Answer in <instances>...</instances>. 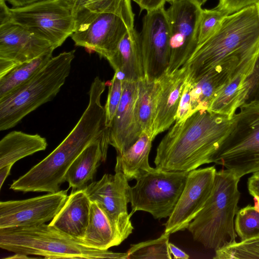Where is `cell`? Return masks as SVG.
Segmentation results:
<instances>
[{"instance_id": "cell-1", "label": "cell", "mask_w": 259, "mask_h": 259, "mask_svg": "<svg viewBox=\"0 0 259 259\" xmlns=\"http://www.w3.org/2000/svg\"><path fill=\"white\" fill-rule=\"evenodd\" d=\"M231 121L227 115L200 110L175 123L157 147L154 161L156 168L189 172L211 163Z\"/></svg>"}, {"instance_id": "cell-2", "label": "cell", "mask_w": 259, "mask_h": 259, "mask_svg": "<svg viewBox=\"0 0 259 259\" xmlns=\"http://www.w3.org/2000/svg\"><path fill=\"white\" fill-rule=\"evenodd\" d=\"M108 142V127L101 99L91 96L79 120L63 141L46 157L14 181L10 189L22 192L55 193L65 182L67 170L79 154L99 140Z\"/></svg>"}, {"instance_id": "cell-3", "label": "cell", "mask_w": 259, "mask_h": 259, "mask_svg": "<svg viewBox=\"0 0 259 259\" xmlns=\"http://www.w3.org/2000/svg\"><path fill=\"white\" fill-rule=\"evenodd\" d=\"M258 51L259 16L255 4L228 15L214 34L197 45L182 67H187L189 80L194 81L228 57H246Z\"/></svg>"}, {"instance_id": "cell-4", "label": "cell", "mask_w": 259, "mask_h": 259, "mask_svg": "<svg viewBox=\"0 0 259 259\" xmlns=\"http://www.w3.org/2000/svg\"><path fill=\"white\" fill-rule=\"evenodd\" d=\"M239 180L227 169L216 172L210 196L187 229L194 241L214 251L236 242Z\"/></svg>"}, {"instance_id": "cell-5", "label": "cell", "mask_w": 259, "mask_h": 259, "mask_svg": "<svg viewBox=\"0 0 259 259\" xmlns=\"http://www.w3.org/2000/svg\"><path fill=\"white\" fill-rule=\"evenodd\" d=\"M0 247L15 253L38 255L45 258H127L126 252L90 247L45 223L0 229Z\"/></svg>"}, {"instance_id": "cell-6", "label": "cell", "mask_w": 259, "mask_h": 259, "mask_svg": "<svg viewBox=\"0 0 259 259\" xmlns=\"http://www.w3.org/2000/svg\"><path fill=\"white\" fill-rule=\"evenodd\" d=\"M75 50L52 57L27 82L0 100V131L16 126L24 117L55 97L69 75Z\"/></svg>"}, {"instance_id": "cell-7", "label": "cell", "mask_w": 259, "mask_h": 259, "mask_svg": "<svg viewBox=\"0 0 259 259\" xmlns=\"http://www.w3.org/2000/svg\"><path fill=\"white\" fill-rule=\"evenodd\" d=\"M239 108L211 163L224 166L240 179L259 171V101L245 103Z\"/></svg>"}, {"instance_id": "cell-8", "label": "cell", "mask_w": 259, "mask_h": 259, "mask_svg": "<svg viewBox=\"0 0 259 259\" xmlns=\"http://www.w3.org/2000/svg\"><path fill=\"white\" fill-rule=\"evenodd\" d=\"M73 15L75 30L70 36L75 45L93 51L107 60L123 36L134 28L131 0H122L104 11H79Z\"/></svg>"}, {"instance_id": "cell-9", "label": "cell", "mask_w": 259, "mask_h": 259, "mask_svg": "<svg viewBox=\"0 0 259 259\" xmlns=\"http://www.w3.org/2000/svg\"><path fill=\"white\" fill-rule=\"evenodd\" d=\"M188 174L155 167L139 177L130 188L131 212L146 211L158 220L169 218L184 190Z\"/></svg>"}, {"instance_id": "cell-10", "label": "cell", "mask_w": 259, "mask_h": 259, "mask_svg": "<svg viewBox=\"0 0 259 259\" xmlns=\"http://www.w3.org/2000/svg\"><path fill=\"white\" fill-rule=\"evenodd\" d=\"M10 21L49 41L61 46L75 30L72 9L63 0H49L20 8H10Z\"/></svg>"}, {"instance_id": "cell-11", "label": "cell", "mask_w": 259, "mask_h": 259, "mask_svg": "<svg viewBox=\"0 0 259 259\" xmlns=\"http://www.w3.org/2000/svg\"><path fill=\"white\" fill-rule=\"evenodd\" d=\"M130 188L127 179L116 162L114 175L105 174L83 189L91 201L96 202L104 212L123 241L134 230L130 219L133 213L127 212Z\"/></svg>"}, {"instance_id": "cell-12", "label": "cell", "mask_w": 259, "mask_h": 259, "mask_svg": "<svg viewBox=\"0 0 259 259\" xmlns=\"http://www.w3.org/2000/svg\"><path fill=\"white\" fill-rule=\"evenodd\" d=\"M202 10L192 0H179L166 10L170 50L166 72L170 73L182 67L196 49Z\"/></svg>"}, {"instance_id": "cell-13", "label": "cell", "mask_w": 259, "mask_h": 259, "mask_svg": "<svg viewBox=\"0 0 259 259\" xmlns=\"http://www.w3.org/2000/svg\"><path fill=\"white\" fill-rule=\"evenodd\" d=\"M140 38L144 77L157 80L166 71L170 56L169 24L164 7L147 12Z\"/></svg>"}, {"instance_id": "cell-14", "label": "cell", "mask_w": 259, "mask_h": 259, "mask_svg": "<svg viewBox=\"0 0 259 259\" xmlns=\"http://www.w3.org/2000/svg\"><path fill=\"white\" fill-rule=\"evenodd\" d=\"M216 172L213 166L189 172L182 194L164 224V233L171 234L187 229L210 196Z\"/></svg>"}, {"instance_id": "cell-15", "label": "cell", "mask_w": 259, "mask_h": 259, "mask_svg": "<svg viewBox=\"0 0 259 259\" xmlns=\"http://www.w3.org/2000/svg\"><path fill=\"white\" fill-rule=\"evenodd\" d=\"M67 190L0 202V229L38 225L51 221L64 204Z\"/></svg>"}, {"instance_id": "cell-16", "label": "cell", "mask_w": 259, "mask_h": 259, "mask_svg": "<svg viewBox=\"0 0 259 259\" xmlns=\"http://www.w3.org/2000/svg\"><path fill=\"white\" fill-rule=\"evenodd\" d=\"M55 49L49 41L11 21L0 25V77Z\"/></svg>"}, {"instance_id": "cell-17", "label": "cell", "mask_w": 259, "mask_h": 259, "mask_svg": "<svg viewBox=\"0 0 259 259\" xmlns=\"http://www.w3.org/2000/svg\"><path fill=\"white\" fill-rule=\"evenodd\" d=\"M138 81L123 79L121 100L108 129L109 143L121 155L139 139L142 131L138 123L136 103Z\"/></svg>"}, {"instance_id": "cell-18", "label": "cell", "mask_w": 259, "mask_h": 259, "mask_svg": "<svg viewBox=\"0 0 259 259\" xmlns=\"http://www.w3.org/2000/svg\"><path fill=\"white\" fill-rule=\"evenodd\" d=\"M187 67L168 73L165 72L157 80L159 88L154 112L152 137L153 139L170 127L175 122L176 115L188 78Z\"/></svg>"}, {"instance_id": "cell-19", "label": "cell", "mask_w": 259, "mask_h": 259, "mask_svg": "<svg viewBox=\"0 0 259 259\" xmlns=\"http://www.w3.org/2000/svg\"><path fill=\"white\" fill-rule=\"evenodd\" d=\"M247 57H228L197 80L191 81L188 78L192 114L198 110L208 109L213 100L231 79L238 64Z\"/></svg>"}, {"instance_id": "cell-20", "label": "cell", "mask_w": 259, "mask_h": 259, "mask_svg": "<svg viewBox=\"0 0 259 259\" xmlns=\"http://www.w3.org/2000/svg\"><path fill=\"white\" fill-rule=\"evenodd\" d=\"M91 203L83 189L72 191L49 224L81 241L88 225Z\"/></svg>"}, {"instance_id": "cell-21", "label": "cell", "mask_w": 259, "mask_h": 259, "mask_svg": "<svg viewBox=\"0 0 259 259\" xmlns=\"http://www.w3.org/2000/svg\"><path fill=\"white\" fill-rule=\"evenodd\" d=\"M107 61L114 71L122 74L123 80L139 81L144 77L140 33L134 28L123 36Z\"/></svg>"}, {"instance_id": "cell-22", "label": "cell", "mask_w": 259, "mask_h": 259, "mask_svg": "<svg viewBox=\"0 0 259 259\" xmlns=\"http://www.w3.org/2000/svg\"><path fill=\"white\" fill-rule=\"evenodd\" d=\"M109 145L104 140H97L90 144L75 158L65 177L72 191L83 189L93 180L98 167L106 160Z\"/></svg>"}, {"instance_id": "cell-23", "label": "cell", "mask_w": 259, "mask_h": 259, "mask_svg": "<svg viewBox=\"0 0 259 259\" xmlns=\"http://www.w3.org/2000/svg\"><path fill=\"white\" fill-rule=\"evenodd\" d=\"M258 53H253L240 62L231 79L213 100L208 110L232 118L238 108L243 83L251 72Z\"/></svg>"}, {"instance_id": "cell-24", "label": "cell", "mask_w": 259, "mask_h": 259, "mask_svg": "<svg viewBox=\"0 0 259 259\" xmlns=\"http://www.w3.org/2000/svg\"><path fill=\"white\" fill-rule=\"evenodd\" d=\"M48 146L45 138L38 134L13 131L0 141V168L34 153L45 150Z\"/></svg>"}, {"instance_id": "cell-25", "label": "cell", "mask_w": 259, "mask_h": 259, "mask_svg": "<svg viewBox=\"0 0 259 259\" xmlns=\"http://www.w3.org/2000/svg\"><path fill=\"white\" fill-rule=\"evenodd\" d=\"M122 241L104 212L91 201L89 223L81 242L90 247L106 250Z\"/></svg>"}, {"instance_id": "cell-26", "label": "cell", "mask_w": 259, "mask_h": 259, "mask_svg": "<svg viewBox=\"0 0 259 259\" xmlns=\"http://www.w3.org/2000/svg\"><path fill=\"white\" fill-rule=\"evenodd\" d=\"M153 139L148 134L142 132L139 139L121 155H117L116 162L128 181L137 180L151 170L149 155Z\"/></svg>"}, {"instance_id": "cell-27", "label": "cell", "mask_w": 259, "mask_h": 259, "mask_svg": "<svg viewBox=\"0 0 259 259\" xmlns=\"http://www.w3.org/2000/svg\"><path fill=\"white\" fill-rule=\"evenodd\" d=\"M54 50L22 63L0 77V100L27 82L44 68L51 59Z\"/></svg>"}, {"instance_id": "cell-28", "label": "cell", "mask_w": 259, "mask_h": 259, "mask_svg": "<svg viewBox=\"0 0 259 259\" xmlns=\"http://www.w3.org/2000/svg\"><path fill=\"white\" fill-rule=\"evenodd\" d=\"M158 88V80H151L144 77L138 81V93L136 103L137 118L142 132L148 134L152 138L154 112Z\"/></svg>"}, {"instance_id": "cell-29", "label": "cell", "mask_w": 259, "mask_h": 259, "mask_svg": "<svg viewBox=\"0 0 259 259\" xmlns=\"http://www.w3.org/2000/svg\"><path fill=\"white\" fill-rule=\"evenodd\" d=\"M169 235L164 232L157 239L132 244L126 252L127 258L171 259L168 246Z\"/></svg>"}, {"instance_id": "cell-30", "label": "cell", "mask_w": 259, "mask_h": 259, "mask_svg": "<svg viewBox=\"0 0 259 259\" xmlns=\"http://www.w3.org/2000/svg\"><path fill=\"white\" fill-rule=\"evenodd\" d=\"M214 259L259 258V235L215 251Z\"/></svg>"}, {"instance_id": "cell-31", "label": "cell", "mask_w": 259, "mask_h": 259, "mask_svg": "<svg viewBox=\"0 0 259 259\" xmlns=\"http://www.w3.org/2000/svg\"><path fill=\"white\" fill-rule=\"evenodd\" d=\"M235 229L240 241L259 235V209L249 205L238 210L235 220Z\"/></svg>"}, {"instance_id": "cell-32", "label": "cell", "mask_w": 259, "mask_h": 259, "mask_svg": "<svg viewBox=\"0 0 259 259\" xmlns=\"http://www.w3.org/2000/svg\"><path fill=\"white\" fill-rule=\"evenodd\" d=\"M229 15L227 12L217 7L209 10L202 9L198 26L197 45L214 34L221 26L224 19Z\"/></svg>"}, {"instance_id": "cell-33", "label": "cell", "mask_w": 259, "mask_h": 259, "mask_svg": "<svg viewBox=\"0 0 259 259\" xmlns=\"http://www.w3.org/2000/svg\"><path fill=\"white\" fill-rule=\"evenodd\" d=\"M114 74L110 81L106 103L104 106L106 123L108 127L116 113L119 104L122 94L123 79L122 74L118 71H114Z\"/></svg>"}, {"instance_id": "cell-34", "label": "cell", "mask_w": 259, "mask_h": 259, "mask_svg": "<svg viewBox=\"0 0 259 259\" xmlns=\"http://www.w3.org/2000/svg\"><path fill=\"white\" fill-rule=\"evenodd\" d=\"M251 101H259V53L251 72L243 83L238 108Z\"/></svg>"}, {"instance_id": "cell-35", "label": "cell", "mask_w": 259, "mask_h": 259, "mask_svg": "<svg viewBox=\"0 0 259 259\" xmlns=\"http://www.w3.org/2000/svg\"><path fill=\"white\" fill-rule=\"evenodd\" d=\"M192 114L190 83L188 79L180 99L175 123H180L184 121Z\"/></svg>"}, {"instance_id": "cell-36", "label": "cell", "mask_w": 259, "mask_h": 259, "mask_svg": "<svg viewBox=\"0 0 259 259\" xmlns=\"http://www.w3.org/2000/svg\"><path fill=\"white\" fill-rule=\"evenodd\" d=\"M259 0H219L217 7L229 14L256 4Z\"/></svg>"}, {"instance_id": "cell-37", "label": "cell", "mask_w": 259, "mask_h": 259, "mask_svg": "<svg viewBox=\"0 0 259 259\" xmlns=\"http://www.w3.org/2000/svg\"><path fill=\"white\" fill-rule=\"evenodd\" d=\"M247 188L250 194L254 197V206L259 209V171L253 173L248 179Z\"/></svg>"}, {"instance_id": "cell-38", "label": "cell", "mask_w": 259, "mask_h": 259, "mask_svg": "<svg viewBox=\"0 0 259 259\" xmlns=\"http://www.w3.org/2000/svg\"><path fill=\"white\" fill-rule=\"evenodd\" d=\"M136 3L141 10L150 12L164 7L165 0H133Z\"/></svg>"}, {"instance_id": "cell-39", "label": "cell", "mask_w": 259, "mask_h": 259, "mask_svg": "<svg viewBox=\"0 0 259 259\" xmlns=\"http://www.w3.org/2000/svg\"><path fill=\"white\" fill-rule=\"evenodd\" d=\"M10 21V8L6 0H0V25Z\"/></svg>"}, {"instance_id": "cell-40", "label": "cell", "mask_w": 259, "mask_h": 259, "mask_svg": "<svg viewBox=\"0 0 259 259\" xmlns=\"http://www.w3.org/2000/svg\"><path fill=\"white\" fill-rule=\"evenodd\" d=\"M168 246L170 253L171 255H173V258L176 259H188L189 258V255L188 254L172 243L169 242Z\"/></svg>"}, {"instance_id": "cell-41", "label": "cell", "mask_w": 259, "mask_h": 259, "mask_svg": "<svg viewBox=\"0 0 259 259\" xmlns=\"http://www.w3.org/2000/svg\"><path fill=\"white\" fill-rule=\"evenodd\" d=\"M49 0H6L12 6V8H20L33 4Z\"/></svg>"}, {"instance_id": "cell-42", "label": "cell", "mask_w": 259, "mask_h": 259, "mask_svg": "<svg viewBox=\"0 0 259 259\" xmlns=\"http://www.w3.org/2000/svg\"><path fill=\"white\" fill-rule=\"evenodd\" d=\"M13 165H8L0 168V188L1 189L3 185L10 174L11 169Z\"/></svg>"}, {"instance_id": "cell-43", "label": "cell", "mask_w": 259, "mask_h": 259, "mask_svg": "<svg viewBox=\"0 0 259 259\" xmlns=\"http://www.w3.org/2000/svg\"><path fill=\"white\" fill-rule=\"evenodd\" d=\"M95 1V0H76L72 9L73 13L74 14L82 7Z\"/></svg>"}, {"instance_id": "cell-44", "label": "cell", "mask_w": 259, "mask_h": 259, "mask_svg": "<svg viewBox=\"0 0 259 259\" xmlns=\"http://www.w3.org/2000/svg\"><path fill=\"white\" fill-rule=\"evenodd\" d=\"M72 9L76 2V0H63Z\"/></svg>"}, {"instance_id": "cell-45", "label": "cell", "mask_w": 259, "mask_h": 259, "mask_svg": "<svg viewBox=\"0 0 259 259\" xmlns=\"http://www.w3.org/2000/svg\"><path fill=\"white\" fill-rule=\"evenodd\" d=\"M194 1L195 3H197L200 6H202L203 4H204L207 0H192Z\"/></svg>"}, {"instance_id": "cell-46", "label": "cell", "mask_w": 259, "mask_h": 259, "mask_svg": "<svg viewBox=\"0 0 259 259\" xmlns=\"http://www.w3.org/2000/svg\"><path fill=\"white\" fill-rule=\"evenodd\" d=\"M166 2H168L170 4L176 2V1H179V0H165Z\"/></svg>"}, {"instance_id": "cell-47", "label": "cell", "mask_w": 259, "mask_h": 259, "mask_svg": "<svg viewBox=\"0 0 259 259\" xmlns=\"http://www.w3.org/2000/svg\"><path fill=\"white\" fill-rule=\"evenodd\" d=\"M256 5L257 6L258 13V16H259V1L256 4Z\"/></svg>"}]
</instances>
